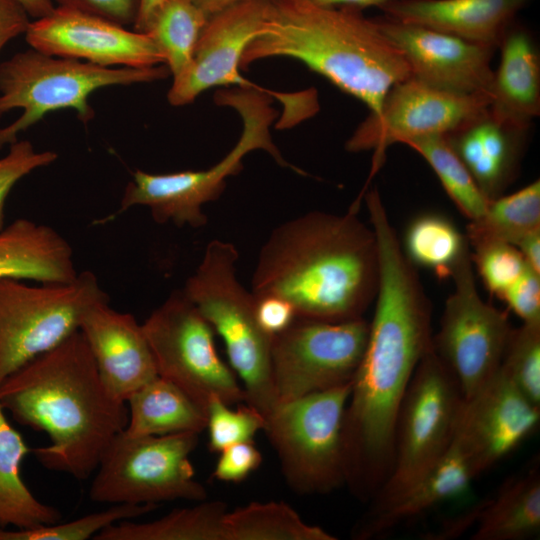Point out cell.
Segmentation results:
<instances>
[{"label":"cell","mask_w":540,"mask_h":540,"mask_svg":"<svg viewBox=\"0 0 540 540\" xmlns=\"http://www.w3.org/2000/svg\"><path fill=\"white\" fill-rule=\"evenodd\" d=\"M255 298L258 324L270 336L281 333L297 318L293 306L281 297L264 295Z\"/></svg>","instance_id":"7bdbcfd3"},{"label":"cell","mask_w":540,"mask_h":540,"mask_svg":"<svg viewBox=\"0 0 540 540\" xmlns=\"http://www.w3.org/2000/svg\"><path fill=\"white\" fill-rule=\"evenodd\" d=\"M471 258L486 288L500 298L528 266L518 249L507 243L475 247Z\"/></svg>","instance_id":"74e56055"},{"label":"cell","mask_w":540,"mask_h":540,"mask_svg":"<svg viewBox=\"0 0 540 540\" xmlns=\"http://www.w3.org/2000/svg\"><path fill=\"white\" fill-rule=\"evenodd\" d=\"M228 540H335L284 502H252L226 513Z\"/></svg>","instance_id":"1f68e13d"},{"label":"cell","mask_w":540,"mask_h":540,"mask_svg":"<svg viewBox=\"0 0 540 540\" xmlns=\"http://www.w3.org/2000/svg\"><path fill=\"white\" fill-rule=\"evenodd\" d=\"M540 465L506 480L480 504L472 540H525L540 531Z\"/></svg>","instance_id":"484cf974"},{"label":"cell","mask_w":540,"mask_h":540,"mask_svg":"<svg viewBox=\"0 0 540 540\" xmlns=\"http://www.w3.org/2000/svg\"><path fill=\"white\" fill-rule=\"evenodd\" d=\"M269 0H246L211 15L186 70L173 78L167 99L173 106L195 100L203 91L223 85L253 88L284 103L288 94L271 92L240 73L242 56L267 17Z\"/></svg>","instance_id":"e0dca14e"},{"label":"cell","mask_w":540,"mask_h":540,"mask_svg":"<svg viewBox=\"0 0 540 540\" xmlns=\"http://www.w3.org/2000/svg\"><path fill=\"white\" fill-rule=\"evenodd\" d=\"M309 4L324 8L350 7L362 10L368 7L381 8L392 0H301Z\"/></svg>","instance_id":"bcb514c9"},{"label":"cell","mask_w":540,"mask_h":540,"mask_svg":"<svg viewBox=\"0 0 540 540\" xmlns=\"http://www.w3.org/2000/svg\"><path fill=\"white\" fill-rule=\"evenodd\" d=\"M218 396H212L207 409L208 448L219 453L224 448L245 441H253L264 431L266 418L255 407L244 403L237 409L229 408Z\"/></svg>","instance_id":"8d00e7d4"},{"label":"cell","mask_w":540,"mask_h":540,"mask_svg":"<svg viewBox=\"0 0 540 540\" xmlns=\"http://www.w3.org/2000/svg\"><path fill=\"white\" fill-rule=\"evenodd\" d=\"M109 301L91 271L69 283L31 286L0 279V385L31 359L58 346L93 305Z\"/></svg>","instance_id":"8fae6325"},{"label":"cell","mask_w":540,"mask_h":540,"mask_svg":"<svg viewBox=\"0 0 540 540\" xmlns=\"http://www.w3.org/2000/svg\"><path fill=\"white\" fill-rule=\"evenodd\" d=\"M523 133L501 124L488 112L446 137L483 194L491 200L501 196L512 180Z\"/></svg>","instance_id":"d4e9b609"},{"label":"cell","mask_w":540,"mask_h":540,"mask_svg":"<svg viewBox=\"0 0 540 540\" xmlns=\"http://www.w3.org/2000/svg\"><path fill=\"white\" fill-rule=\"evenodd\" d=\"M375 20L382 34L404 56L412 77L450 92L490 98L494 49L386 16Z\"/></svg>","instance_id":"ac0fdd59"},{"label":"cell","mask_w":540,"mask_h":540,"mask_svg":"<svg viewBox=\"0 0 540 540\" xmlns=\"http://www.w3.org/2000/svg\"><path fill=\"white\" fill-rule=\"evenodd\" d=\"M158 376L206 411L212 396L228 405L245 402L236 374L218 355L211 325L183 291L173 292L142 324Z\"/></svg>","instance_id":"7c38bea8"},{"label":"cell","mask_w":540,"mask_h":540,"mask_svg":"<svg viewBox=\"0 0 540 540\" xmlns=\"http://www.w3.org/2000/svg\"><path fill=\"white\" fill-rule=\"evenodd\" d=\"M540 231V182L489 200L484 213L471 220L466 237L470 248L487 243L515 246L524 237Z\"/></svg>","instance_id":"f546056e"},{"label":"cell","mask_w":540,"mask_h":540,"mask_svg":"<svg viewBox=\"0 0 540 540\" xmlns=\"http://www.w3.org/2000/svg\"><path fill=\"white\" fill-rule=\"evenodd\" d=\"M57 6L93 14L123 26H134L142 0H52Z\"/></svg>","instance_id":"b9f144b4"},{"label":"cell","mask_w":540,"mask_h":540,"mask_svg":"<svg viewBox=\"0 0 540 540\" xmlns=\"http://www.w3.org/2000/svg\"><path fill=\"white\" fill-rule=\"evenodd\" d=\"M420 154L437 175L444 190L470 221L480 217L489 199L458 157L446 136H428L405 143Z\"/></svg>","instance_id":"836d02e7"},{"label":"cell","mask_w":540,"mask_h":540,"mask_svg":"<svg viewBox=\"0 0 540 540\" xmlns=\"http://www.w3.org/2000/svg\"><path fill=\"white\" fill-rule=\"evenodd\" d=\"M216 102L236 110L243 122L242 134L231 151L206 170L166 174L136 170L124 189L119 210L112 217L131 207L145 206L156 223L203 227L208 219L202 206L222 194L227 178L238 174L243 158L258 149L268 152L278 164L303 173L285 161L271 138L270 126L276 111L269 94L237 87L218 93Z\"/></svg>","instance_id":"5b68a950"},{"label":"cell","mask_w":540,"mask_h":540,"mask_svg":"<svg viewBox=\"0 0 540 540\" xmlns=\"http://www.w3.org/2000/svg\"><path fill=\"white\" fill-rule=\"evenodd\" d=\"M126 403L129 417L123 432L131 437L200 434L206 429V411L178 386L160 376L136 390Z\"/></svg>","instance_id":"4316f807"},{"label":"cell","mask_w":540,"mask_h":540,"mask_svg":"<svg viewBox=\"0 0 540 540\" xmlns=\"http://www.w3.org/2000/svg\"><path fill=\"white\" fill-rule=\"evenodd\" d=\"M370 222L378 248V288L342 428L344 485L361 502H369L390 474L399 409L433 337L431 302L387 212L374 210Z\"/></svg>","instance_id":"6da1fadb"},{"label":"cell","mask_w":540,"mask_h":540,"mask_svg":"<svg viewBox=\"0 0 540 540\" xmlns=\"http://www.w3.org/2000/svg\"><path fill=\"white\" fill-rule=\"evenodd\" d=\"M157 504H114L110 508L66 523L33 529H0V540H87L104 528L122 520L134 519L157 509Z\"/></svg>","instance_id":"e575fe53"},{"label":"cell","mask_w":540,"mask_h":540,"mask_svg":"<svg viewBox=\"0 0 540 540\" xmlns=\"http://www.w3.org/2000/svg\"><path fill=\"white\" fill-rule=\"evenodd\" d=\"M79 331L93 356L100 378L118 401L127 399L158 376L149 343L135 317L99 302L87 310Z\"/></svg>","instance_id":"ffe728a7"},{"label":"cell","mask_w":540,"mask_h":540,"mask_svg":"<svg viewBox=\"0 0 540 540\" xmlns=\"http://www.w3.org/2000/svg\"><path fill=\"white\" fill-rule=\"evenodd\" d=\"M463 402L457 380L432 347L419 362L399 409L390 474L363 516L384 510L443 457L454 440Z\"/></svg>","instance_id":"ba28073f"},{"label":"cell","mask_w":540,"mask_h":540,"mask_svg":"<svg viewBox=\"0 0 540 540\" xmlns=\"http://www.w3.org/2000/svg\"><path fill=\"white\" fill-rule=\"evenodd\" d=\"M30 21L17 0H0V51L9 41L25 34Z\"/></svg>","instance_id":"ee69618b"},{"label":"cell","mask_w":540,"mask_h":540,"mask_svg":"<svg viewBox=\"0 0 540 540\" xmlns=\"http://www.w3.org/2000/svg\"><path fill=\"white\" fill-rule=\"evenodd\" d=\"M212 477L221 482L239 483L259 468L261 452L253 441L239 442L221 450Z\"/></svg>","instance_id":"ab89813d"},{"label":"cell","mask_w":540,"mask_h":540,"mask_svg":"<svg viewBox=\"0 0 540 540\" xmlns=\"http://www.w3.org/2000/svg\"><path fill=\"white\" fill-rule=\"evenodd\" d=\"M539 419L540 406L499 368L474 395L464 399L454 438L480 475L527 439Z\"/></svg>","instance_id":"d6986e66"},{"label":"cell","mask_w":540,"mask_h":540,"mask_svg":"<svg viewBox=\"0 0 540 540\" xmlns=\"http://www.w3.org/2000/svg\"><path fill=\"white\" fill-rule=\"evenodd\" d=\"M269 57L296 59L378 114L390 88L411 77L402 53L361 10L269 0L267 17L240 68Z\"/></svg>","instance_id":"277c9868"},{"label":"cell","mask_w":540,"mask_h":540,"mask_svg":"<svg viewBox=\"0 0 540 540\" xmlns=\"http://www.w3.org/2000/svg\"><path fill=\"white\" fill-rule=\"evenodd\" d=\"M473 267L470 250L451 274L454 289L432 337L434 352L454 375L464 399L498 371L512 331L506 313L478 293Z\"/></svg>","instance_id":"5bb4252c"},{"label":"cell","mask_w":540,"mask_h":540,"mask_svg":"<svg viewBox=\"0 0 540 540\" xmlns=\"http://www.w3.org/2000/svg\"><path fill=\"white\" fill-rule=\"evenodd\" d=\"M25 39L38 51L103 67L148 68L165 64L161 51L146 33L61 6L31 20Z\"/></svg>","instance_id":"2e32d148"},{"label":"cell","mask_w":540,"mask_h":540,"mask_svg":"<svg viewBox=\"0 0 540 540\" xmlns=\"http://www.w3.org/2000/svg\"><path fill=\"white\" fill-rule=\"evenodd\" d=\"M515 247L518 249L526 264L540 273V231L521 239Z\"/></svg>","instance_id":"f6af8a7d"},{"label":"cell","mask_w":540,"mask_h":540,"mask_svg":"<svg viewBox=\"0 0 540 540\" xmlns=\"http://www.w3.org/2000/svg\"><path fill=\"white\" fill-rule=\"evenodd\" d=\"M368 332L364 317L340 322L296 318L274 335L271 370L278 404L352 382Z\"/></svg>","instance_id":"4fadbf2b"},{"label":"cell","mask_w":540,"mask_h":540,"mask_svg":"<svg viewBox=\"0 0 540 540\" xmlns=\"http://www.w3.org/2000/svg\"><path fill=\"white\" fill-rule=\"evenodd\" d=\"M209 17L191 0H161L138 31L154 41L175 78L189 66Z\"/></svg>","instance_id":"4dcf8cb0"},{"label":"cell","mask_w":540,"mask_h":540,"mask_svg":"<svg viewBox=\"0 0 540 540\" xmlns=\"http://www.w3.org/2000/svg\"><path fill=\"white\" fill-rule=\"evenodd\" d=\"M198 436L182 432L131 437L121 432L99 462L90 499L113 505L206 500L207 490L195 479L189 459Z\"/></svg>","instance_id":"30bf717a"},{"label":"cell","mask_w":540,"mask_h":540,"mask_svg":"<svg viewBox=\"0 0 540 540\" xmlns=\"http://www.w3.org/2000/svg\"><path fill=\"white\" fill-rule=\"evenodd\" d=\"M58 158L54 151H37L28 140H17L9 145L8 152L0 158V229L4 227V209L13 187L32 171L46 167Z\"/></svg>","instance_id":"f35d334b"},{"label":"cell","mask_w":540,"mask_h":540,"mask_svg":"<svg viewBox=\"0 0 540 540\" xmlns=\"http://www.w3.org/2000/svg\"><path fill=\"white\" fill-rule=\"evenodd\" d=\"M28 15L33 19H38L48 15L55 5L52 0H17Z\"/></svg>","instance_id":"7dc6e473"},{"label":"cell","mask_w":540,"mask_h":540,"mask_svg":"<svg viewBox=\"0 0 540 540\" xmlns=\"http://www.w3.org/2000/svg\"><path fill=\"white\" fill-rule=\"evenodd\" d=\"M0 404L15 421L45 432L50 444L32 449L47 469L86 480L128 423V406L105 388L77 330L31 359L0 385Z\"/></svg>","instance_id":"3957f363"},{"label":"cell","mask_w":540,"mask_h":540,"mask_svg":"<svg viewBox=\"0 0 540 540\" xmlns=\"http://www.w3.org/2000/svg\"><path fill=\"white\" fill-rule=\"evenodd\" d=\"M167 66L103 67L30 48L0 63V117L16 108L21 116L0 128V149L50 112L71 109L84 124L95 116L90 95L110 86L150 83L167 77Z\"/></svg>","instance_id":"52a82bcc"},{"label":"cell","mask_w":540,"mask_h":540,"mask_svg":"<svg viewBox=\"0 0 540 540\" xmlns=\"http://www.w3.org/2000/svg\"><path fill=\"white\" fill-rule=\"evenodd\" d=\"M30 451L0 404V529H33L62 517L58 509L40 502L21 478L20 466Z\"/></svg>","instance_id":"83f0119b"},{"label":"cell","mask_w":540,"mask_h":540,"mask_svg":"<svg viewBox=\"0 0 540 540\" xmlns=\"http://www.w3.org/2000/svg\"><path fill=\"white\" fill-rule=\"evenodd\" d=\"M238 257L231 242L210 241L182 291L222 338L232 370L243 383L245 403L266 418L278 405L271 370L273 336L258 324L256 298L236 277Z\"/></svg>","instance_id":"8992f818"},{"label":"cell","mask_w":540,"mask_h":540,"mask_svg":"<svg viewBox=\"0 0 540 540\" xmlns=\"http://www.w3.org/2000/svg\"><path fill=\"white\" fill-rule=\"evenodd\" d=\"M161 0H142L138 18L133 26V29L138 31L151 11L157 6Z\"/></svg>","instance_id":"681fc988"},{"label":"cell","mask_w":540,"mask_h":540,"mask_svg":"<svg viewBox=\"0 0 540 540\" xmlns=\"http://www.w3.org/2000/svg\"><path fill=\"white\" fill-rule=\"evenodd\" d=\"M478 473L460 444L450 448L413 487L379 513L362 516L352 529L356 540L376 539L434 505L464 493Z\"/></svg>","instance_id":"603a6c76"},{"label":"cell","mask_w":540,"mask_h":540,"mask_svg":"<svg viewBox=\"0 0 540 540\" xmlns=\"http://www.w3.org/2000/svg\"><path fill=\"white\" fill-rule=\"evenodd\" d=\"M77 275L70 244L52 227L20 218L0 229V279L61 284Z\"/></svg>","instance_id":"cb8c5ba5"},{"label":"cell","mask_w":540,"mask_h":540,"mask_svg":"<svg viewBox=\"0 0 540 540\" xmlns=\"http://www.w3.org/2000/svg\"><path fill=\"white\" fill-rule=\"evenodd\" d=\"M528 0H392L386 17L442 31L494 49Z\"/></svg>","instance_id":"44dd1931"},{"label":"cell","mask_w":540,"mask_h":540,"mask_svg":"<svg viewBox=\"0 0 540 540\" xmlns=\"http://www.w3.org/2000/svg\"><path fill=\"white\" fill-rule=\"evenodd\" d=\"M227 506L222 501H201L200 504L175 509L150 522L132 519L114 523L94 540H228Z\"/></svg>","instance_id":"f1b7e54d"},{"label":"cell","mask_w":540,"mask_h":540,"mask_svg":"<svg viewBox=\"0 0 540 540\" xmlns=\"http://www.w3.org/2000/svg\"><path fill=\"white\" fill-rule=\"evenodd\" d=\"M208 16L246 0H191Z\"/></svg>","instance_id":"c3c4849f"},{"label":"cell","mask_w":540,"mask_h":540,"mask_svg":"<svg viewBox=\"0 0 540 540\" xmlns=\"http://www.w3.org/2000/svg\"><path fill=\"white\" fill-rule=\"evenodd\" d=\"M501 299L523 323H540V273L527 266Z\"/></svg>","instance_id":"60d3db41"},{"label":"cell","mask_w":540,"mask_h":540,"mask_svg":"<svg viewBox=\"0 0 540 540\" xmlns=\"http://www.w3.org/2000/svg\"><path fill=\"white\" fill-rule=\"evenodd\" d=\"M487 95H466L428 85L414 77L396 83L378 114H370L348 140L352 152L371 150L372 177L386 149L428 136H448L489 112Z\"/></svg>","instance_id":"9a60e30c"},{"label":"cell","mask_w":540,"mask_h":540,"mask_svg":"<svg viewBox=\"0 0 540 540\" xmlns=\"http://www.w3.org/2000/svg\"><path fill=\"white\" fill-rule=\"evenodd\" d=\"M357 211H313L276 227L259 252L252 293L285 299L297 318H362L376 296L379 261L374 231Z\"/></svg>","instance_id":"7a4b0ae2"},{"label":"cell","mask_w":540,"mask_h":540,"mask_svg":"<svg viewBox=\"0 0 540 540\" xmlns=\"http://www.w3.org/2000/svg\"><path fill=\"white\" fill-rule=\"evenodd\" d=\"M500 369L532 403L540 406V323L512 328Z\"/></svg>","instance_id":"d590c367"},{"label":"cell","mask_w":540,"mask_h":540,"mask_svg":"<svg viewBox=\"0 0 540 540\" xmlns=\"http://www.w3.org/2000/svg\"><path fill=\"white\" fill-rule=\"evenodd\" d=\"M499 47L500 64L490 91V115L501 124L525 132L540 113V61L536 45L524 29L506 32Z\"/></svg>","instance_id":"7402d4cb"},{"label":"cell","mask_w":540,"mask_h":540,"mask_svg":"<svg viewBox=\"0 0 540 540\" xmlns=\"http://www.w3.org/2000/svg\"><path fill=\"white\" fill-rule=\"evenodd\" d=\"M403 251L414 265L451 277L461 258L471 250L466 235L447 217L425 213L415 217L404 236Z\"/></svg>","instance_id":"d6a6232c"},{"label":"cell","mask_w":540,"mask_h":540,"mask_svg":"<svg viewBox=\"0 0 540 540\" xmlns=\"http://www.w3.org/2000/svg\"><path fill=\"white\" fill-rule=\"evenodd\" d=\"M351 382L279 403L266 433L288 486L302 495L344 485L342 428Z\"/></svg>","instance_id":"9c48e42d"}]
</instances>
